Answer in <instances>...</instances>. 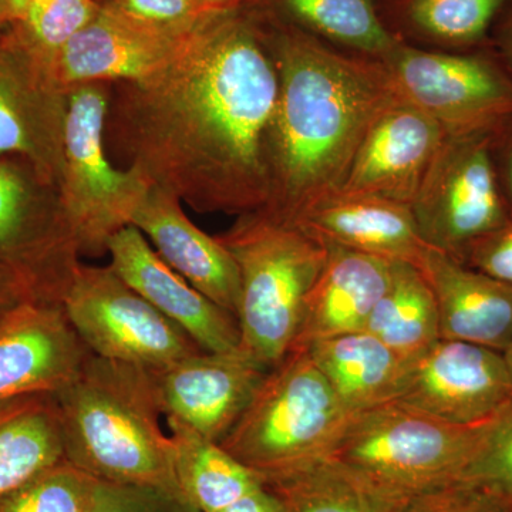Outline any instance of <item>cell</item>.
Masks as SVG:
<instances>
[{"label":"cell","instance_id":"6da1fadb","mask_svg":"<svg viewBox=\"0 0 512 512\" xmlns=\"http://www.w3.org/2000/svg\"><path fill=\"white\" fill-rule=\"evenodd\" d=\"M278 96L264 13L215 10L156 72L110 84L106 147L195 211H262Z\"/></svg>","mask_w":512,"mask_h":512},{"label":"cell","instance_id":"7a4b0ae2","mask_svg":"<svg viewBox=\"0 0 512 512\" xmlns=\"http://www.w3.org/2000/svg\"><path fill=\"white\" fill-rule=\"evenodd\" d=\"M279 72L271 148V194L265 214L295 225L338 194L363 138L397 99L379 59L342 52L264 13Z\"/></svg>","mask_w":512,"mask_h":512},{"label":"cell","instance_id":"3957f363","mask_svg":"<svg viewBox=\"0 0 512 512\" xmlns=\"http://www.w3.org/2000/svg\"><path fill=\"white\" fill-rule=\"evenodd\" d=\"M55 397L64 458L74 467L101 483L158 488L185 498L147 369L90 355Z\"/></svg>","mask_w":512,"mask_h":512},{"label":"cell","instance_id":"277c9868","mask_svg":"<svg viewBox=\"0 0 512 512\" xmlns=\"http://www.w3.org/2000/svg\"><path fill=\"white\" fill-rule=\"evenodd\" d=\"M217 238L237 262L241 279L239 349L262 369H272L295 345L306 296L328 248L264 211L239 215Z\"/></svg>","mask_w":512,"mask_h":512},{"label":"cell","instance_id":"5b68a950","mask_svg":"<svg viewBox=\"0 0 512 512\" xmlns=\"http://www.w3.org/2000/svg\"><path fill=\"white\" fill-rule=\"evenodd\" d=\"M352 414L305 349L266 372L221 446L262 483L335 454Z\"/></svg>","mask_w":512,"mask_h":512},{"label":"cell","instance_id":"8992f818","mask_svg":"<svg viewBox=\"0 0 512 512\" xmlns=\"http://www.w3.org/2000/svg\"><path fill=\"white\" fill-rule=\"evenodd\" d=\"M495 419L458 426L392 400L353 414L333 456L414 497L458 483Z\"/></svg>","mask_w":512,"mask_h":512},{"label":"cell","instance_id":"52a82bcc","mask_svg":"<svg viewBox=\"0 0 512 512\" xmlns=\"http://www.w3.org/2000/svg\"><path fill=\"white\" fill-rule=\"evenodd\" d=\"M110 84L67 92L63 164L57 192L80 254H107L110 239L130 227L151 184L133 168L114 167L106 147Z\"/></svg>","mask_w":512,"mask_h":512},{"label":"cell","instance_id":"ba28073f","mask_svg":"<svg viewBox=\"0 0 512 512\" xmlns=\"http://www.w3.org/2000/svg\"><path fill=\"white\" fill-rule=\"evenodd\" d=\"M382 62L397 96L446 136L493 133L512 117V76L491 49L446 52L400 40Z\"/></svg>","mask_w":512,"mask_h":512},{"label":"cell","instance_id":"9c48e42d","mask_svg":"<svg viewBox=\"0 0 512 512\" xmlns=\"http://www.w3.org/2000/svg\"><path fill=\"white\" fill-rule=\"evenodd\" d=\"M62 306L86 348L101 359L153 370L202 352L110 265L82 264Z\"/></svg>","mask_w":512,"mask_h":512},{"label":"cell","instance_id":"30bf717a","mask_svg":"<svg viewBox=\"0 0 512 512\" xmlns=\"http://www.w3.org/2000/svg\"><path fill=\"white\" fill-rule=\"evenodd\" d=\"M490 140L491 133L446 136L412 202L424 244L457 261L511 218Z\"/></svg>","mask_w":512,"mask_h":512},{"label":"cell","instance_id":"8fae6325","mask_svg":"<svg viewBox=\"0 0 512 512\" xmlns=\"http://www.w3.org/2000/svg\"><path fill=\"white\" fill-rule=\"evenodd\" d=\"M80 256L56 185L40 191L18 167L0 161V264L33 301L62 305L83 264Z\"/></svg>","mask_w":512,"mask_h":512},{"label":"cell","instance_id":"7c38bea8","mask_svg":"<svg viewBox=\"0 0 512 512\" xmlns=\"http://www.w3.org/2000/svg\"><path fill=\"white\" fill-rule=\"evenodd\" d=\"M396 400L448 423L478 426L511 406V369L500 350L440 339L410 360Z\"/></svg>","mask_w":512,"mask_h":512},{"label":"cell","instance_id":"4fadbf2b","mask_svg":"<svg viewBox=\"0 0 512 512\" xmlns=\"http://www.w3.org/2000/svg\"><path fill=\"white\" fill-rule=\"evenodd\" d=\"M148 372L168 426L184 427L220 444L247 409L268 370L241 350H202Z\"/></svg>","mask_w":512,"mask_h":512},{"label":"cell","instance_id":"5bb4252c","mask_svg":"<svg viewBox=\"0 0 512 512\" xmlns=\"http://www.w3.org/2000/svg\"><path fill=\"white\" fill-rule=\"evenodd\" d=\"M67 92L15 35L0 43V156L28 158L57 184L63 164Z\"/></svg>","mask_w":512,"mask_h":512},{"label":"cell","instance_id":"9a60e30c","mask_svg":"<svg viewBox=\"0 0 512 512\" xmlns=\"http://www.w3.org/2000/svg\"><path fill=\"white\" fill-rule=\"evenodd\" d=\"M191 30L158 28L101 5L47 70L64 92L83 84L131 82L163 67Z\"/></svg>","mask_w":512,"mask_h":512},{"label":"cell","instance_id":"2e32d148","mask_svg":"<svg viewBox=\"0 0 512 512\" xmlns=\"http://www.w3.org/2000/svg\"><path fill=\"white\" fill-rule=\"evenodd\" d=\"M90 355L62 305L20 303L0 316V403L59 393Z\"/></svg>","mask_w":512,"mask_h":512},{"label":"cell","instance_id":"e0dca14e","mask_svg":"<svg viewBox=\"0 0 512 512\" xmlns=\"http://www.w3.org/2000/svg\"><path fill=\"white\" fill-rule=\"evenodd\" d=\"M444 138L439 123L397 99L373 121L339 192L412 207Z\"/></svg>","mask_w":512,"mask_h":512},{"label":"cell","instance_id":"ac0fdd59","mask_svg":"<svg viewBox=\"0 0 512 512\" xmlns=\"http://www.w3.org/2000/svg\"><path fill=\"white\" fill-rule=\"evenodd\" d=\"M107 254L113 271L165 318L184 329L202 350H241L237 318L165 264L136 227L117 232L107 245Z\"/></svg>","mask_w":512,"mask_h":512},{"label":"cell","instance_id":"d6986e66","mask_svg":"<svg viewBox=\"0 0 512 512\" xmlns=\"http://www.w3.org/2000/svg\"><path fill=\"white\" fill-rule=\"evenodd\" d=\"M131 225L148 239L165 264L237 318L241 296L237 262L217 237L187 217L180 198L151 185Z\"/></svg>","mask_w":512,"mask_h":512},{"label":"cell","instance_id":"ffe728a7","mask_svg":"<svg viewBox=\"0 0 512 512\" xmlns=\"http://www.w3.org/2000/svg\"><path fill=\"white\" fill-rule=\"evenodd\" d=\"M416 266L436 298L441 339L507 350L512 286L430 247Z\"/></svg>","mask_w":512,"mask_h":512},{"label":"cell","instance_id":"44dd1931","mask_svg":"<svg viewBox=\"0 0 512 512\" xmlns=\"http://www.w3.org/2000/svg\"><path fill=\"white\" fill-rule=\"evenodd\" d=\"M325 245L328 255L306 296L292 350L365 329L389 286L393 261L338 245Z\"/></svg>","mask_w":512,"mask_h":512},{"label":"cell","instance_id":"7402d4cb","mask_svg":"<svg viewBox=\"0 0 512 512\" xmlns=\"http://www.w3.org/2000/svg\"><path fill=\"white\" fill-rule=\"evenodd\" d=\"M295 225L323 244L414 266L429 248L421 239L410 205L369 195H330Z\"/></svg>","mask_w":512,"mask_h":512},{"label":"cell","instance_id":"603a6c76","mask_svg":"<svg viewBox=\"0 0 512 512\" xmlns=\"http://www.w3.org/2000/svg\"><path fill=\"white\" fill-rule=\"evenodd\" d=\"M303 349L352 416L396 400L410 362L366 330L318 340Z\"/></svg>","mask_w":512,"mask_h":512},{"label":"cell","instance_id":"cb8c5ba5","mask_svg":"<svg viewBox=\"0 0 512 512\" xmlns=\"http://www.w3.org/2000/svg\"><path fill=\"white\" fill-rule=\"evenodd\" d=\"M264 484L285 512H404L413 498L335 456Z\"/></svg>","mask_w":512,"mask_h":512},{"label":"cell","instance_id":"d4e9b609","mask_svg":"<svg viewBox=\"0 0 512 512\" xmlns=\"http://www.w3.org/2000/svg\"><path fill=\"white\" fill-rule=\"evenodd\" d=\"M64 460L55 394L0 403V497Z\"/></svg>","mask_w":512,"mask_h":512},{"label":"cell","instance_id":"484cf974","mask_svg":"<svg viewBox=\"0 0 512 512\" xmlns=\"http://www.w3.org/2000/svg\"><path fill=\"white\" fill-rule=\"evenodd\" d=\"M363 330L407 360H413L439 342L436 298L417 266L393 261L389 286Z\"/></svg>","mask_w":512,"mask_h":512},{"label":"cell","instance_id":"4316f807","mask_svg":"<svg viewBox=\"0 0 512 512\" xmlns=\"http://www.w3.org/2000/svg\"><path fill=\"white\" fill-rule=\"evenodd\" d=\"M177 483L200 512H220L261 487L262 481L221 444L181 426H168Z\"/></svg>","mask_w":512,"mask_h":512},{"label":"cell","instance_id":"83f0119b","mask_svg":"<svg viewBox=\"0 0 512 512\" xmlns=\"http://www.w3.org/2000/svg\"><path fill=\"white\" fill-rule=\"evenodd\" d=\"M286 22L333 46L383 60L399 45L373 0H275Z\"/></svg>","mask_w":512,"mask_h":512},{"label":"cell","instance_id":"f1b7e54d","mask_svg":"<svg viewBox=\"0 0 512 512\" xmlns=\"http://www.w3.org/2000/svg\"><path fill=\"white\" fill-rule=\"evenodd\" d=\"M512 0H403L407 25L453 50L478 49Z\"/></svg>","mask_w":512,"mask_h":512},{"label":"cell","instance_id":"f546056e","mask_svg":"<svg viewBox=\"0 0 512 512\" xmlns=\"http://www.w3.org/2000/svg\"><path fill=\"white\" fill-rule=\"evenodd\" d=\"M100 8V0H33L12 22L13 35L47 67Z\"/></svg>","mask_w":512,"mask_h":512},{"label":"cell","instance_id":"4dcf8cb0","mask_svg":"<svg viewBox=\"0 0 512 512\" xmlns=\"http://www.w3.org/2000/svg\"><path fill=\"white\" fill-rule=\"evenodd\" d=\"M96 484L64 458L0 497V512H90Z\"/></svg>","mask_w":512,"mask_h":512},{"label":"cell","instance_id":"1f68e13d","mask_svg":"<svg viewBox=\"0 0 512 512\" xmlns=\"http://www.w3.org/2000/svg\"><path fill=\"white\" fill-rule=\"evenodd\" d=\"M458 483L512 505V404L495 419L483 450Z\"/></svg>","mask_w":512,"mask_h":512},{"label":"cell","instance_id":"d6a6232c","mask_svg":"<svg viewBox=\"0 0 512 512\" xmlns=\"http://www.w3.org/2000/svg\"><path fill=\"white\" fill-rule=\"evenodd\" d=\"M90 512H200L183 497L158 488L97 481Z\"/></svg>","mask_w":512,"mask_h":512},{"label":"cell","instance_id":"836d02e7","mask_svg":"<svg viewBox=\"0 0 512 512\" xmlns=\"http://www.w3.org/2000/svg\"><path fill=\"white\" fill-rule=\"evenodd\" d=\"M101 5L126 13L148 25L171 30H191L215 12L205 0H100Z\"/></svg>","mask_w":512,"mask_h":512},{"label":"cell","instance_id":"e575fe53","mask_svg":"<svg viewBox=\"0 0 512 512\" xmlns=\"http://www.w3.org/2000/svg\"><path fill=\"white\" fill-rule=\"evenodd\" d=\"M404 512H508L504 504L464 483L414 495Z\"/></svg>","mask_w":512,"mask_h":512},{"label":"cell","instance_id":"d590c367","mask_svg":"<svg viewBox=\"0 0 512 512\" xmlns=\"http://www.w3.org/2000/svg\"><path fill=\"white\" fill-rule=\"evenodd\" d=\"M463 262L512 286V218L471 245Z\"/></svg>","mask_w":512,"mask_h":512},{"label":"cell","instance_id":"8d00e7d4","mask_svg":"<svg viewBox=\"0 0 512 512\" xmlns=\"http://www.w3.org/2000/svg\"><path fill=\"white\" fill-rule=\"evenodd\" d=\"M490 147L498 185L512 218V117L491 133Z\"/></svg>","mask_w":512,"mask_h":512},{"label":"cell","instance_id":"74e56055","mask_svg":"<svg viewBox=\"0 0 512 512\" xmlns=\"http://www.w3.org/2000/svg\"><path fill=\"white\" fill-rule=\"evenodd\" d=\"M26 301H33L26 286L8 266L0 264V316Z\"/></svg>","mask_w":512,"mask_h":512},{"label":"cell","instance_id":"f35d334b","mask_svg":"<svg viewBox=\"0 0 512 512\" xmlns=\"http://www.w3.org/2000/svg\"><path fill=\"white\" fill-rule=\"evenodd\" d=\"M220 512H285L281 500L265 484Z\"/></svg>","mask_w":512,"mask_h":512},{"label":"cell","instance_id":"ab89813d","mask_svg":"<svg viewBox=\"0 0 512 512\" xmlns=\"http://www.w3.org/2000/svg\"><path fill=\"white\" fill-rule=\"evenodd\" d=\"M504 13H507V15L498 22V29L491 50L512 76V6Z\"/></svg>","mask_w":512,"mask_h":512},{"label":"cell","instance_id":"60d3db41","mask_svg":"<svg viewBox=\"0 0 512 512\" xmlns=\"http://www.w3.org/2000/svg\"><path fill=\"white\" fill-rule=\"evenodd\" d=\"M33 0H0V22H15Z\"/></svg>","mask_w":512,"mask_h":512},{"label":"cell","instance_id":"b9f144b4","mask_svg":"<svg viewBox=\"0 0 512 512\" xmlns=\"http://www.w3.org/2000/svg\"><path fill=\"white\" fill-rule=\"evenodd\" d=\"M207 5L214 10L238 8V6L247 5L251 0H205Z\"/></svg>","mask_w":512,"mask_h":512},{"label":"cell","instance_id":"7bdbcfd3","mask_svg":"<svg viewBox=\"0 0 512 512\" xmlns=\"http://www.w3.org/2000/svg\"><path fill=\"white\" fill-rule=\"evenodd\" d=\"M505 359H507L508 366H510L512 373V343L508 346L507 350L504 352Z\"/></svg>","mask_w":512,"mask_h":512},{"label":"cell","instance_id":"ee69618b","mask_svg":"<svg viewBox=\"0 0 512 512\" xmlns=\"http://www.w3.org/2000/svg\"><path fill=\"white\" fill-rule=\"evenodd\" d=\"M508 508V512H512V505H505Z\"/></svg>","mask_w":512,"mask_h":512}]
</instances>
